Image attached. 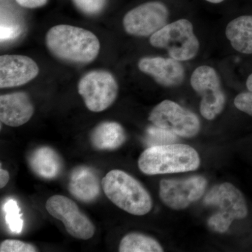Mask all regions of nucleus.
<instances>
[{"mask_svg": "<svg viewBox=\"0 0 252 252\" xmlns=\"http://www.w3.org/2000/svg\"><path fill=\"white\" fill-rule=\"evenodd\" d=\"M120 252H162L163 248L155 239L139 233L126 235L119 244Z\"/></svg>", "mask_w": 252, "mask_h": 252, "instance_id": "obj_19", "label": "nucleus"}, {"mask_svg": "<svg viewBox=\"0 0 252 252\" xmlns=\"http://www.w3.org/2000/svg\"><path fill=\"white\" fill-rule=\"evenodd\" d=\"M177 136L170 131L157 126H151L147 129V142L150 147L167 144L177 140Z\"/></svg>", "mask_w": 252, "mask_h": 252, "instance_id": "obj_21", "label": "nucleus"}, {"mask_svg": "<svg viewBox=\"0 0 252 252\" xmlns=\"http://www.w3.org/2000/svg\"><path fill=\"white\" fill-rule=\"evenodd\" d=\"M200 164L196 150L182 144L149 147L138 159L139 169L147 175L193 171L198 168Z\"/></svg>", "mask_w": 252, "mask_h": 252, "instance_id": "obj_2", "label": "nucleus"}, {"mask_svg": "<svg viewBox=\"0 0 252 252\" xmlns=\"http://www.w3.org/2000/svg\"><path fill=\"white\" fill-rule=\"evenodd\" d=\"M29 162L32 171L46 180L56 178L62 170L63 162L59 154L49 147L35 149L30 157Z\"/></svg>", "mask_w": 252, "mask_h": 252, "instance_id": "obj_18", "label": "nucleus"}, {"mask_svg": "<svg viewBox=\"0 0 252 252\" xmlns=\"http://www.w3.org/2000/svg\"><path fill=\"white\" fill-rule=\"evenodd\" d=\"M39 250L32 244L18 240L7 239L0 245L1 252H36Z\"/></svg>", "mask_w": 252, "mask_h": 252, "instance_id": "obj_23", "label": "nucleus"}, {"mask_svg": "<svg viewBox=\"0 0 252 252\" xmlns=\"http://www.w3.org/2000/svg\"><path fill=\"white\" fill-rule=\"evenodd\" d=\"M79 11L89 16L97 15L104 9L107 0H72Z\"/></svg>", "mask_w": 252, "mask_h": 252, "instance_id": "obj_22", "label": "nucleus"}, {"mask_svg": "<svg viewBox=\"0 0 252 252\" xmlns=\"http://www.w3.org/2000/svg\"><path fill=\"white\" fill-rule=\"evenodd\" d=\"M225 34L235 51L252 54V15L233 18L227 24Z\"/></svg>", "mask_w": 252, "mask_h": 252, "instance_id": "obj_17", "label": "nucleus"}, {"mask_svg": "<svg viewBox=\"0 0 252 252\" xmlns=\"http://www.w3.org/2000/svg\"><path fill=\"white\" fill-rule=\"evenodd\" d=\"M246 87L248 91H252V73L247 79Z\"/></svg>", "mask_w": 252, "mask_h": 252, "instance_id": "obj_27", "label": "nucleus"}, {"mask_svg": "<svg viewBox=\"0 0 252 252\" xmlns=\"http://www.w3.org/2000/svg\"><path fill=\"white\" fill-rule=\"evenodd\" d=\"M234 104L238 110L252 117V91L239 94L235 97Z\"/></svg>", "mask_w": 252, "mask_h": 252, "instance_id": "obj_24", "label": "nucleus"}, {"mask_svg": "<svg viewBox=\"0 0 252 252\" xmlns=\"http://www.w3.org/2000/svg\"><path fill=\"white\" fill-rule=\"evenodd\" d=\"M207 206L218 207L215 215L231 224L235 220H243L248 215V207L243 193L228 182L215 186L204 198Z\"/></svg>", "mask_w": 252, "mask_h": 252, "instance_id": "obj_11", "label": "nucleus"}, {"mask_svg": "<svg viewBox=\"0 0 252 252\" xmlns=\"http://www.w3.org/2000/svg\"><path fill=\"white\" fill-rule=\"evenodd\" d=\"M149 120L154 126L180 137H194L200 130L198 116L170 99L158 104L149 114Z\"/></svg>", "mask_w": 252, "mask_h": 252, "instance_id": "obj_7", "label": "nucleus"}, {"mask_svg": "<svg viewBox=\"0 0 252 252\" xmlns=\"http://www.w3.org/2000/svg\"><path fill=\"white\" fill-rule=\"evenodd\" d=\"M34 112V104L26 93L15 92L0 96V120L4 125H24L31 120Z\"/></svg>", "mask_w": 252, "mask_h": 252, "instance_id": "obj_14", "label": "nucleus"}, {"mask_svg": "<svg viewBox=\"0 0 252 252\" xmlns=\"http://www.w3.org/2000/svg\"><path fill=\"white\" fill-rule=\"evenodd\" d=\"M9 179V172L1 167V169H0V188H4L7 185Z\"/></svg>", "mask_w": 252, "mask_h": 252, "instance_id": "obj_26", "label": "nucleus"}, {"mask_svg": "<svg viewBox=\"0 0 252 252\" xmlns=\"http://www.w3.org/2000/svg\"><path fill=\"white\" fill-rule=\"evenodd\" d=\"M170 10L160 1H149L127 11L123 18L126 33L137 37H149L167 24Z\"/></svg>", "mask_w": 252, "mask_h": 252, "instance_id": "obj_8", "label": "nucleus"}, {"mask_svg": "<svg viewBox=\"0 0 252 252\" xmlns=\"http://www.w3.org/2000/svg\"><path fill=\"white\" fill-rule=\"evenodd\" d=\"M137 67L141 72L150 76L157 84L164 87H177L185 79V69L182 63L170 57L142 58L137 63Z\"/></svg>", "mask_w": 252, "mask_h": 252, "instance_id": "obj_13", "label": "nucleus"}, {"mask_svg": "<svg viewBox=\"0 0 252 252\" xmlns=\"http://www.w3.org/2000/svg\"><path fill=\"white\" fill-rule=\"evenodd\" d=\"M46 45L58 59L76 64L92 62L100 50L98 38L92 32L66 24L50 28L46 33Z\"/></svg>", "mask_w": 252, "mask_h": 252, "instance_id": "obj_1", "label": "nucleus"}, {"mask_svg": "<svg viewBox=\"0 0 252 252\" xmlns=\"http://www.w3.org/2000/svg\"><path fill=\"white\" fill-rule=\"evenodd\" d=\"M39 68L34 60L22 55H3L0 57V88L18 87L37 77Z\"/></svg>", "mask_w": 252, "mask_h": 252, "instance_id": "obj_12", "label": "nucleus"}, {"mask_svg": "<svg viewBox=\"0 0 252 252\" xmlns=\"http://www.w3.org/2000/svg\"><path fill=\"white\" fill-rule=\"evenodd\" d=\"M102 182L91 167H78L69 176L68 189L74 198L84 203L96 200L100 193Z\"/></svg>", "mask_w": 252, "mask_h": 252, "instance_id": "obj_15", "label": "nucleus"}, {"mask_svg": "<svg viewBox=\"0 0 252 252\" xmlns=\"http://www.w3.org/2000/svg\"><path fill=\"white\" fill-rule=\"evenodd\" d=\"M207 186L206 179L202 176L162 180L159 186V197L170 208L183 210L203 196Z\"/></svg>", "mask_w": 252, "mask_h": 252, "instance_id": "obj_10", "label": "nucleus"}, {"mask_svg": "<svg viewBox=\"0 0 252 252\" xmlns=\"http://www.w3.org/2000/svg\"><path fill=\"white\" fill-rule=\"evenodd\" d=\"M190 83L192 89L201 97L200 114L207 120H213L223 112L225 104L218 72L211 66H199L192 72Z\"/></svg>", "mask_w": 252, "mask_h": 252, "instance_id": "obj_6", "label": "nucleus"}, {"mask_svg": "<svg viewBox=\"0 0 252 252\" xmlns=\"http://www.w3.org/2000/svg\"><path fill=\"white\" fill-rule=\"evenodd\" d=\"M102 188L107 198L122 210L143 216L152 210V197L138 180L127 172L112 170L102 180Z\"/></svg>", "mask_w": 252, "mask_h": 252, "instance_id": "obj_3", "label": "nucleus"}, {"mask_svg": "<svg viewBox=\"0 0 252 252\" xmlns=\"http://www.w3.org/2000/svg\"><path fill=\"white\" fill-rule=\"evenodd\" d=\"M123 126L115 122H104L94 127L90 136L91 143L99 151H112L120 148L126 141Z\"/></svg>", "mask_w": 252, "mask_h": 252, "instance_id": "obj_16", "label": "nucleus"}, {"mask_svg": "<svg viewBox=\"0 0 252 252\" xmlns=\"http://www.w3.org/2000/svg\"><path fill=\"white\" fill-rule=\"evenodd\" d=\"M205 1H207V2L210 3V4H218L223 2L225 0H205Z\"/></svg>", "mask_w": 252, "mask_h": 252, "instance_id": "obj_28", "label": "nucleus"}, {"mask_svg": "<svg viewBox=\"0 0 252 252\" xmlns=\"http://www.w3.org/2000/svg\"><path fill=\"white\" fill-rule=\"evenodd\" d=\"M149 43L154 48L166 50L171 59L181 63L195 59L200 48L193 23L187 18L167 23L150 36Z\"/></svg>", "mask_w": 252, "mask_h": 252, "instance_id": "obj_4", "label": "nucleus"}, {"mask_svg": "<svg viewBox=\"0 0 252 252\" xmlns=\"http://www.w3.org/2000/svg\"><path fill=\"white\" fill-rule=\"evenodd\" d=\"M5 213V220L11 233L19 234L23 228V220L21 208L14 199H9L3 206Z\"/></svg>", "mask_w": 252, "mask_h": 252, "instance_id": "obj_20", "label": "nucleus"}, {"mask_svg": "<svg viewBox=\"0 0 252 252\" xmlns=\"http://www.w3.org/2000/svg\"><path fill=\"white\" fill-rule=\"evenodd\" d=\"M48 213L61 220L65 230L73 238L87 240L95 233V227L72 199L62 195L50 197L46 203Z\"/></svg>", "mask_w": 252, "mask_h": 252, "instance_id": "obj_9", "label": "nucleus"}, {"mask_svg": "<svg viewBox=\"0 0 252 252\" xmlns=\"http://www.w3.org/2000/svg\"><path fill=\"white\" fill-rule=\"evenodd\" d=\"M78 92L84 99L86 108L91 112H101L115 102L119 94V84L108 71L93 70L81 78Z\"/></svg>", "mask_w": 252, "mask_h": 252, "instance_id": "obj_5", "label": "nucleus"}, {"mask_svg": "<svg viewBox=\"0 0 252 252\" xmlns=\"http://www.w3.org/2000/svg\"><path fill=\"white\" fill-rule=\"evenodd\" d=\"M16 1L20 6L28 9L42 7L48 2V0H16Z\"/></svg>", "mask_w": 252, "mask_h": 252, "instance_id": "obj_25", "label": "nucleus"}]
</instances>
